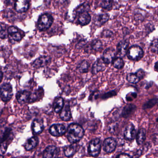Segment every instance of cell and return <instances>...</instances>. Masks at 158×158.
Wrapping results in <instances>:
<instances>
[{"label": "cell", "instance_id": "cell-1", "mask_svg": "<svg viewBox=\"0 0 158 158\" xmlns=\"http://www.w3.org/2000/svg\"><path fill=\"white\" fill-rule=\"evenodd\" d=\"M84 135V129L79 124L72 123L68 127L67 137L71 143H76L81 140Z\"/></svg>", "mask_w": 158, "mask_h": 158}, {"label": "cell", "instance_id": "cell-2", "mask_svg": "<svg viewBox=\"0 0 158 158\" xmlns=\"http://www.w3.org/2000/svg\"><path fill=\"white\" fill-rule=\"evenodd\" d=\"M53 17L48 14H44L40 15L37 23V28L40 31H44L49 28L52 24Z\"/></svg>", "mask_w": 158, "mask_h": 158}, {"label": "cell", "instance_id": "cell-3", "mask_svg": "<svg viewBox=\"0 0 158 158\" xmlns=\"http://www.w3.org/2000/svg\"><path fill=\"white\" fill-rule=\"evenodd\" d=\"M129 60L133 61H139L144 56V51L139 46L134 45L129 48L127 53Z\"/></svg>", "mask_w": 158, "mask_h": 158}, {"label": "cell", "instance_id": "cell-4", "mask_svg": "<svg viewBox=\"0 0 158 158\" xmlns=\"http://www.w3.org/2000/svg\"><path fill=\"white\" fill-rule=\"evenodd\" d=\"M13 96L12 87L10 84L4 83L0 87V97L3 101L10 100Z\"/></svg>", "mask_w": 158, "mask_h": 158}, {"label": "cell", "instance_id": "cell-5", "mask_svg": "<svg viewBox=\"0 0 158 158\" xmlns=\"http://www.w3.org/2000/svg\"><path fill=\"white\" fill-rule=\"evenodd\" d=\"M101 148V141L98 138L94 139L89 142L88 152L90 156L96 157L100 153Z\"/></svg>", "mask_w": 158, "mask_h": 158}, {"label": "cell", "instance_id": "cell-6", "mask_svg": "<svg viewBox=\"0 0 158 158\" xmlns=\"http://www.w3.org/2000/svg\"><path fill=\"white\" fill-rule=\"evenodd\" d=\"M129 41L127 40H123L119 42L116 48V55L119 58H123L127 55L128 49Z\"/></svg>", "mask_w": 158, "mask_h": 158}, {"label": "cell", "instance_id": "cell-7", "mask_svg": "<svg viewBox=\"0 0 158 158\" xmlns=\"http://www.w3.org/2000/svg\"><path fill=\"white\" fill-rule=\"evenodd\" d=\"M66 132V127L61 124L52 125L49 128V133L54 136L63 135Z\"/></svg>", "mask_w": 158, "mask_h": 158}, {"label": "cell", "instance_id": "cell-8", "mask_svg": "<svg viewBox=\"0 0 158 158\" xmlns=\"http://www.w3.org/2000/svg\"><path fill=\"white\" fill-rule=\"evenodd\" d=\"M116 51L112 48H108L105 49L102 54V59L105 63L109 64L111 63L115 58Z\"/></svg>", "mask_w": 158, "mask_h": 158}, {"label": "cell", "instance_id": "cell-9", "mask_svg": "<svg viewBox=\"0 0 158 158\" xmlns=\"http://www.w3.org/2000/svg\"><path fill=\"white\" fill-rule=\"evenodd\" d=\"M59 154V150L54 146H49L43 152L44 158H57Z\"/></svg>", "mask_w": 158, "mask_h": 158}, {"label": "cell", "instance_id": "cell-10", "mask_svg": "<svg viewBox=\"0 0 158 158\" xmlns=\"http://www.w3.org/2000/svg\"><path fill=\"white\" fill-rule=\"evenodd\" d=\"M116 147V141L112 138L106 139L103 142V149L107 153H111L114 151Z\"/></svg>", "mask_w": 158, "mask_h": 158}, {"label": "cell", "instance_id": "cell-11", "mask_svg": "<svg viewBox=\"0 0 158 158\" xmlns=\"http://www.w3.org/2000/svg\"><path fill=\"white\" fill-rule=\"evenodd\" d=\"M8 36L11 41H19L22 39V35L18 29L14 26L8 27Z\"/></svg>", "mask_w": 158, "mask_h": 158}, {"label": "cell", "instance_id": "cell-12", "mask_svg": "<svg viewBox=\"0 0 158 158\" xmlns=\"http://www.w3.org/2000/svg\"><path fill=\"white\" fill-rule=\"evenodd\" d=\"M51 60V59L49 56H41L33 62L32 65L34 68H39L43 67L48 64L50 63Z\"/></svg>", "mask_w": 158, "mask_h": 158}, {"label": "cell", "instance_id": "cell-13", "mask_svg": "<svg viewBox=\"0 0 158 158\" xmlns=\"http://www.w3.org/2000/svg\"><path fill=\"white\" fill-rule=\"evenodd\" d=\"M14 7L17 12L20 13L26 12L29 9V2L25 0H18L15 3Z\"/></svg>", "mask_w": 158, "mask_h": 158}, {"label": "cell", "instance_id": "cell-14", "mask_svg": "<svg viewBox=\"0 0 158 158\" xmlns=\"http://www.w3.org/2000/svg\"><path fill=\"white\" fill-rule=\"evenodd\" d=\"M136 131L134 125L129 123L127 126L124 131V137L127 140H131L136 137Z\"/></svg>", "mask_w": 158, "mask_h": 158}, {"label": "cell", "instance_id": "cell-15", "mask_svg": "<svg viewBox=\"0 0 158 158\" xmlns=\"http://www.w3.org/2000/svg\"><path fill=\"white\" fill-rule=\"evenodd\" d=\"M106 68V64L102 59H98L94 63L92 66V73L97 74L101 72H103Z\"/></svg>", "mask_w": 158, "mask_h": 158}, {"label": "cell", "instance_id": "cell-16", "mask_svg": "<svg viewBox=\"0 0 158 158\" xmlns=\"http://www.w3.org/2000/svg\"><path fill=\"white\" fill-rule=\"evenodd\" d=\"M31 92L27 90L19 91L16 94V99L20 104H24L29 102Z\"/></svg>", "mask_w": 158, "mask_h": 158}, {"label": "cell", "instance_id": "cell-17", "mask_svg": "<svg viewBox=\"0 0 158 158\" xmlns=\"http://www.w3.org/2000/svg\"><path fill=\"white\" fill-rule=\"evenodd\" d=\"M32 130L35 135H38L42 133L44 129L43 121L40 119H36L32 123Z\"/></svg>", "mask_w": 158, "mask_h": 158}, {"label": "cell", "instance_id": "cell-18", "mask_svg": "<svg viewBox=\"0 0 158 158\" xmlns=\"http://www.w3.org/2000/svg\"><path fill=\"white\" fill-rule=\"evenodd\" d=\"M91 21V16L88 12L82 13L79 15L78 18V22L80 25H87Z\"/></svg>", "mask_w": 158, "mask_h": 158}, {"label": "cell", "instance_id": "cell-19", "mask_svg": "<svg viewBox=\"0 0 158 158\" xmlns=\"http://www.w3.org/2000/svg\"><path fill=\"white\" fill-rule=\"evenodd\" d=\"M78 146L76 143H73L72 145L66 146L64 149V153L67 157H71L73 156L77 151Z\"/></svg>", "mask_w": 158, "mask_h": 158}, {"label": "cell", "instance_id": "cell-20", "mask_svg": "<svg viewBox=\"0 0 158 158\" xmlns=\"http://www.w3.org/2000/svg\"><path fill=\"white\" fill-rule=\"evenodd\" d=\"M110 19V15L108 14H102L97 15L95 18V24L98 26L101 27L107 23Z\"/></svg>", "mask_w": 158, "mask_h": 158}, {"label": "cell", "instance_id": "cell-21", "mask_svg": "<svg viewBox=\"0 0 158 158\" xmlns=\"http://www.w3.org/2000/svg\"><path fill=\"white\" fill-rule=\"evenodd\" d=\"M136 109V107L135 105L132 104H127L126 106H125L123 109L122 116L124 118H128L135 111Z\"/></svg>", "mask_w": 158, "mask_h": 158}, {"label": "cell", "instance_id": "cell-22", "mask_svg": "<svg viewBox=\"0 0 158 158\" xmlns=\"http://www.w3.org/2000/svg\"><path fill=\"white\" fill-rule=\"evenodd\" d=\"M60 117L64 121H68L71 119L72 115L69 105H66L63 107L60 111Z\"/></svg>", "mask_w": 158, "mask_h": 158}, {"label": "cell", "instance_id": "cell-23", "mask_svg": "<svg viewBox=\"0 0 158 158\" xmlns=\"http://www.w3.org/2000/svg\"><path fill=\"white\" fill-rule=\"evenodd\" d=\"M38 139L36 137H32L27 139L25 145V148L27 151L32 150L35 148L38 144Z\"/></svg>", "mask_w": 158, "mask_h": 158}, {"label": "cell", "instance_id": "cell-24", "mask_svg": "<svg viewBox=\"0 0 158 158\" xmlns=\"http://www.w3.org/2000/svg\"><path fill=\"white\" fill-rule=\"evenodd\" d=\"M12 130L9 127H5L0 132V144L4 143L11 135Z\"/></svg>", "mask_w": 158, "mask_h": 158}, {"label": "cell", "instance_id": "cell-25", "mask_svg": "<svg viewBox=\"0 0 158 158\" xmlns=\"http://www.w3.org/2000/svg\"><path fill=\"white\" fill-rule=\"evenodd\" d=\"M64 105V101L62 98H58L54 101L53 103V108L54 111L57 113H59L62 110Z\"/></svg>", "mask_w": 158, "mask_h": 158}, {"label": "cell", "instance_id": "cell-26", "mask_svg": "<svg viewBox=\"0 0 158 158\" xmlns=\"http://www.w3.org/2000/svg\"><path fill=\"white\" fill-rule=\"evenodd\" d=\"M89 68V64L86 60H82L77 66V70L82 73H88Z\"/></svg>", "mask_w": 158, "mask_h": 158}, {"label": "cell", "instance_id": "cell-27", "mask_svg": "<svg viewBox=\"0 0 158 158\" xmlns=\"http://www.w3.org/2000/svg\"><path fill=\"white\" fill-rule=\"evenodd\" d=\"M136 141L138 145H141L146 139V132L144 128H141L137 134Z\"/></svg>", "mask_w": 158, "mask_h": 158}, {"label": "cell", "instance_id": "cell-28", "mask_svg": "<svg viewBox=\"0 0 158 158\" xmlns=\"http://www.w3.org/2000/svg\"><path fill=\"white\" fill-rule=\"evenodd\" d=\"M102 42L98 40H95L91 42V44L89 45V48L91 50L95 52H98L102 48Z\"/></svg>", "mask_w": 158, "mask_h": 158}, {"label": "cell", "instance_id": "cell-29", "mask_svg": "<svg viewBox=\"0 0 158 158\" xmlns=\"http://www.w3.org/2000/svg\"><path fill=\"white\" fill-rule=\"evenodd\" d=\"M112 65L117 69H122L123 68L124 66V62L122 58L117 57L114 59L113 60L112 62Z\"/></svg>", "mask_w": 158, "mask_h": 158}, {"label": "cell", "instance_id": "cell-30", "mask_svg": "<svg viewBox=\"0 0 158 158\" xmlns=\"http://www.w3.org/2000/svg\"><path fill=\"white\" fill-rule=\"evenodd\" d=\"M8 28L4 23H0V38L4 39L8 36Z\"/></svg>", "mask_w": 158, "mask_h": 158}, {"label": "cell", "instance_id": "cell-31", "mask_svg": "<svg viewBox=\"0 0 158 158\" xmlns=\"http://www.w3.org/2000/svg\"><path fill=\"white\" fill-rule=\"evenodd\" d=\"M89 9H90V7H89L88 3H84L79 5L78 7L77 8L76 12L77 14H78V15H79L80 14L85 12H88Z\"/></svg>", "mask_w": 158, "mask_h": 158}, {"label": "cell", "instance_id": "cell-32", "mask_svg": "<svg viewBox=\"0 0 158 158\" xmlns=\"http://www.w3.org/2000/svg\"><path fill=\"white\" fill-rule=\"evenodd\" d=\"M157 102H158V98L157 97L153 98L149 100L146 103H144L142 108L144 110L150 109V108H152L154 105H156Z\"/></svg>", "mask_w": 158, "mask_h": 158}, {"label": "cell", "instance_id": "cell-33", "mask_svg": "<svg viewBox=\"0 0 158 158\" xmlns=\"http://www.w3.org/2000/svg\"><path fill=\"white\" fill-rule=\"evenodd\" d=\"M127 80L129 83L133 84H137L140 80L135 73H129L127 74Z\"/></svg>", "mask_w": 158, "mask_h": 158}, {"label": "cell", "instance_id": "cell-34", "mask_svg": "<svg viewBox=\"0 0 158 158\" xmlns=\"http://www.w3.org/2000/svg\"><path fill=\"white\" fill-rule=\"evenodd\" d=\"M150 51L153 53H157L158 52V40L157 39L153 40L152 41L150 46Z\"/></svg>", "mask_w": 158, "mask_h": 158}, {"label": "cell", "instance_id": "cell-35", "mask_svg": "<svg viewBox=\"0 0 158 158\" xmlns=\"http://www.w3.org/2000/svg\"><path fill=\"white\" fill-rule=\"evenodd\" d=\"M113 2L112 1H102L101 2L100 6L101 7L104 9H109L111 8L113 5Z\"/></svg>", "mask_w": 158, "mask_h": 158}, {"label": "cell", "instance_id": "cell-36", "mask_svg": "<svg viewBox=\"0 0 158 158\" xmlns=\"http://www.w3.org/2000/svg\"><path fill=\"white\" fill-rule=\"evenodd\" d=\"M116 91H114V90H112V91H109V92H107V93L103 94L101 98L102 99H106L112 98V97L116 96Z\"/></svg>", "mask_w": 158, "mask_h": 158}, {"label": "cell", "instance_id": "cell-37", "mask_svg": "<svg viewBox=\"0 0 158 158\" xmlns=\"http://www.w3.org/2000/svg\"><path fill=\"white\" fill-rule=\"evenodd\" d=\"M113 35V33L109 29L104 30L102 33V36L104 38H110Z\"/></svg>", "mask_w": 158, "mask_h": 158}, {"label": "cell", "instance_id": "cell-38", "mask_svg": "<svg viewBox=\"0 0 158 158\" xmlns=\"http://www.w3.org/2000/svg\"><path fill=\"white\" fill-rule=\"evenodd\" d=\"M7 149V145L6 143H2L0 144V155L5 154Z\"/></svg>", "mask_w": 158, "mask_h": 158}, {"label": "cell", "instance_id": "cell-39", "mask_svg": "<svg viewBox=\"0 0 158 158\" xmlns=\"http://www.w3.org/2000/svg\"><path fill=\"white\" fill-rule=\"evenodd\" d=\"M137 76L139 78L140 80L143 79L145 76V73L144 70L142 69H139L137 71L136 73H135Z\"/></svg>", "mask_w": 158, "mask_h": 158}, {"label": "cell", "instance_id": "cell-40", "mask_svg": "<svg viewBox=\"0 0 158 158\" xmlns=\"http://www.w3.org/2000/svg\"><path fill=\"white\" fill-rule=\"evenodd\" d=\"M137 97V94L135 92H132L128 94L126 97V99L127 101H132L135 98Z\"/></svg>", "mask_w": 158, "mask_h": 158}, {"label": "cell", "instance_id": "cell-41", "mask_svg": "<svg viewBox=\"0 0 158 158\" xmlns=\"http://www.w3.org/2000/svg\"><path fill=\"white\" fill-rule=\"evenodd\" d=\"M116 158H131V157L128 154H126V153H122V154L118 155Z\"/></svg>", "mask_w": 158, "mask_h": 158}, {"label": "cell", "instance_id": "cell-42", "mask_svg": "<svg viewBox=\"0 0 158 158\" xmlns=\"http://www.w3.org/2000/svg\"><path fill=\"white\" fill-rule=\"evenodd\" d=\"M3 73H2V72H0V83H1L2 81V79H3Z\"/></svg>", "mask_w": 158, "mask_h": 158}, {"label": "cell", "instance_id": "cell-43", "mask_svg": "<svg viewBox=\"0 0 158 158\" xmlns=\"http://www.w3.org/2000/svg\"><path fill=\"white\" fill-rule=\"evenodd\" d=\"M154 69H155V71L157 72L158 70V62H156L155 64V65H154Z\"/></svg>", "mask_w": 158, "mask_h": 158}, {"label": "cell", "instance_id": "cell-44", "mask_svg": "<svg viewBox=\"0 0 158 158\" xmlns=\"http://www.w3.org/2000/svg\"><path fill=\"white\" fill-rule=\"evenodd\" d=\"M2 110L1 109H0V116L2 114Z\"/></svg>", "mask_w": 158, "mask_h": 158}, {"label": "cell", "instance_id": "cell-45", "mask_svg": "<svg viewBox=\"0 0 158 158\" xmlns=\"http://www.w3.org/2000/svg\"><path fill=\"white\" fill-rule=\"evenodd\" d=\"M0 158H3V156L2 155H0Z\"/></svg>", "mask_w": 158, "mask_h": 158}, {"label": "cell", "instance_id": "cell-46", "mask_svg": "<svg viewBox=\"0 0 158 158\" xmlns=\"http://www.w3.org/2000/svg\"></svg>", "mask_w": 158, "mask_h": 158}, {"label": "cell", "instance_id": "cell-47", "mask_svg": "<svg viewBox=\"0 0 158 158\" xmlns=\"http://www.w3.org/2000/svg\"><path fill=\"white\" fill-rule=\"evenodd\" d=\"M0 72H1V71H0Z\"/></svg>", "mask_w": 158, "mask_h": 158}]
</instances>
